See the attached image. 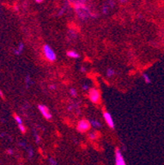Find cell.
Here are the masks:
<instances>
[{
    "instance_id": "1",
    "label": "cell",
    "mask_w": 164,
    "mask_h": 165,
    "mask_svg": "<svg viewBox=\"0 0 164 165\" xmlns=\"http://www.w3.org/2000/svg\"><path fill=\"white\" fill-rule=\"evenodd\" d=\"M88 91V96L90 101L93 104H99L101 101V95L99 90H97L96 88H91Z\"/></svg>"
},
{
    "instance_id": "2",
    "label": "cell",
    "mask_w": 164,
    "mask_h": 165,
    "mask_svg": "<svg viewBox=\"0 0 164 165\" xmlns=\"http://www.w3.org/2000/svg\"><path fill=\"white\" fill-rule=\"evenodd\" d=\"M43 53L45 55V59H47L48 61L49 62H54L56 61L57 55L55 54L53 49L48 45H45L43 47Z\"/></svg>"
},
{
    "instance_id": "3",
    "label": "cell",
    "mask_w": 164,
    "mask_h": 165,
    "mask_svg": "<svg viewBox=\"0 0 164 165\" xmlns=\"http://www.w3.org/2000/svg\"><path fill=\"white\" fill-rule=\"evenodd\" d=\"M91 127V124H90V122L89 120L86 119H82L80 120L77 123V129L79 132H81V133H84V132H86L90 129Z\"/></svg>"
},
{
    "instance_id": "4",
    "label": "cell",
    "mask_w": 164,
    "mask_h": 165,
    "mask_svg": "<svg viewBox=\"0 0 164 165\" xmlns=\"http://www.w3.org/2000/svg\"><path fill=\"white\" fill-rule=\"evenodd\" d=\"M38 109L45 119L50 120L52 118V114H51L49 109L47 106H45L44 104H40V105H38Z\"/></svg>"
},
{
    "instance_id": "5",
    "label": "cell",
    "mask_w": 164,
    "mask_h": 165,
    "mask_svg": "<svg viewBox=\"0 0 164 165\" xmlns=\"http://www.w3.org/2000/svg\"><path fill=\"white\" fill-rule=\"evenodd\" d=\"M115 163H116V165L126 164V162H125L123 155H122L121 150H120L118 148L115 149Z\"/></svg>"
},
{
    "instance_id": "6",
    "label": "cell",
    "mask_w": 164,
    "mask_h": 165,
    "mask_svg": "<svg viewBox=\"0 0 164 165\" xmlns=\"http://www.w3.org/2000/svg\"><path fill=\"white\" fill-rule=\"evenodd\" d=\"M104 118L105 120L106 123L108 125V127H110L111 129H113L115 127V123L114 121L112 119V116L108 112H104Z\"/></svg>"
},
{
    "instance_id": "7",
    "label": "cell",
    "mask_w": 164,
    "mask_h": 165,
    "mask_svg": "<svg viewBox=\"0 0 164 165\" xmlns=\"http://www.w3.org/2000/svg\"><path fill=\"white\" fill-rule=\"evenodd\" d=\"M67 56L71 58V59H79L80 58V54L74 51V50H69L67 52Z\"/></svg>"
},
{
    "instance_id": "8",
    "label": "cell",
    "mask_w": 164,
    "mask_h": 165,
    "mask_svg": "<svg viewBox=\"0 0 164 165\" xmlns=\"http://www.w3.org/2000/svg\"><path fill=\"white\" fill-rule=\"evenodd\" d=\"M24 47H25V46H24V44L23 43L19 44V45H18L17 49L15 50V51H14V54L16 55H20L22 53L23 50H24Z\"/></svg>"
},
{
    "instance_id": "9",
    "label": "cell",
    "mask_w": 164,
    "mask_h": 165,
    "mask_svg": "<svg viewBox=\"0 0 164 165\" xmlns=\"http://www.w3.org/2000/svg\"><path fill=\"white\" fill-rule=\"evenodd\" d=\"M90 124H91V127H94L95 128H99V127H101V123L99 122V121H97V120H90Z\"/></svg>"
},
{
    "instance_id": "10",
    "label": "cell",
    "mask_w": 164,
    "mask_h": 165,
    "mask_svg": "<svg viewBox=\"0 0 164 165\" xmlns=\"http://www.w3.org/2000/svg\"><path fill=\"white\" fill-rule=\"evenodd\" d=\"M142 77H143V79H144V82H145L146 84H150L151 83L150 77H148V74H146V73H143V74H142Z\"/></svg>"
},
{
    "instance_id": "11",
    "label": "cell",
    "mask_w": 164,
    "mask_h": 165,
    "mask_svg": "<svg viewBox=\"0 0 164 165\" xmlns=\"http://www.w3.org/2000/svg\"><path fill=\"white\" fill-rule=\"evenodd\" d=\"M89 139L90 140H95L98 138V133L97 132H91V133L89 134V136H88Z\"/></svg>"
},
{
    "instance_id": "12",
    "label": "cell",
    "mask_w": 164,
    "mask_h": 165,
    "mask_svg": "<svg viewBox=\"0 0 164 165\" xmlns=\"http://www.w3.org/2000/svg\"><path fill=\"white\" fill-rule=\"evenodd\" d=\"M107 76H108V77H112V76H114L115 74H116V72H115L112 68H108L107 69Z\"/></svg>"
},
{
    "instance_id": "13",
    "label": "cell",
    "mask_w": 164,
    "mask_h": 165,
    "mask_svg": "<svg viewBox=\"0 0 164 165\" xmlns=\"http://www.w3.org/2000/svg\"><path fill=\"white\" fill-rule=\"evenodd\" d=\"M69 93H70V95H72V97H77V90H76V89L71 88L70 89Z\"/></svg>"
},
{
    "instance_id": "14",
    "label": "cell",
    "mask_w": 164,
    "mask_h": 165,
    "mask_svg": "<svg viewBox=\"0 0 164 165\" xmlns=\"http://www.w3.org/2000/svg\"><path fill=\"white\" fill-rule=\"evenodd\" d=\"M18 125V128H19V130L21 131V133H26V127L22 124H17Z\"/></svg>"
},
{
    "instance_id": "15",
    "label": "cell",
    "mask_w": 164,
    "mask_h": 165,
    "mask_svg": "<svg viewBox=\"0 0 164 165\" xmlns=\"http://www.w3.org/2000/svg\"><path fill=\"white\" fill-rule=\"evenodd\" d=\"M14 119H15V121H16V122L17 124H22L23 123L22 120H21V118L19 116L17 115L14 116Z\"/></svg>"
},
{
    "instance_id": "16",
    "label": "cell",
    "mask_w": 164,
    "mask_h": 165,
    "mask_svg": "<svg viewBox=\"0 0 164 165\" xmlns=\"http://www.w3.org/2000/svg\"><path fill=\"white\" fill-rule=\"evenodd\" d=\"M30 82H31V79H30V76H26V87H29V84H30Z\"/></svg>"
},
{
    "instance_id": "17",
    "label": "cell",
    "mask_w": 164,
    "mask_h": 165,
    "mask_svg": "<svg viewBox=\"0 0 164 165\" xmlns=\"http://www.w3.org/2000/svg\"><path fill=\"white\" fill-rule=\"evenodd\" d=\"M28 154H29L30 158H32V157H33L34 151H33V149H32V148H30V149H28Z\"/></svg>"
},
{
    "instance_id": "18",
    "label": "cell",
    "mask_w": 164,
    "mask_h": 165,
    "mask_svg": "<svg viewBox=\"0 0 164 165\" xmlns=\"http://www.w3.org/2000/svg\"><path fill=\"white\" fill-rule=\"evenodd\" d=\"M49 163L50 164H52V165H56L57 163V161L54 159V158H49Z\"/></svg>"
},
{
    "instance_id": "19",
    "label": "cell",
    "mask_w": 164,
    "mask_h": 165,
    "mask_svg": "<svg viewBox=\"0 0 164 165\" xmlns=\"http://www.w3.org/2000/svg\"><path fill=\"white\" fill-rule=\"evenodd\" d=\"M108 5H104V7H103V12H104V14L108 13Z\"/></svg>"
},
{
    "instance_id": "20",
    "label": "cell",
    "mask_w": 164,
    "mask_h": 165,
    "mask_svg": "<svg viewBox=\"0 0 164 165\" xmlns=\"http://www.w3.org/2000/svg\"><path fill=\"white\" fill-rule=\"evenodd\" d=\"M82 90H83L84 91H87L90 90V87H89V86L88 85H82Z\"/></svg>"
},
{
    "instance_id": "21",
    "label": "cell",
    "mask_w": 164,
    "mask_h": 165,
    "mask_svg": "<svg viewBox=\"0 0 164 165\" xmlns=\"http://www.w3.org/2000/svg\"><path fill=\"white\" fill-rule=\"evenodd\" d=\"M35 137L36 142L39 143V142H40V137L39 136V135H37V134H35Z\"/></svg>"
},
{
    "instance_id": "22",
    "label": "cell",
    "mask_w": 164,
    "mask_h": 165,
    "mask_svg": "<svg viewBox=\"0 0 164 165\" xmlns=\"http://www.w3.org/2000/svg\"><path fill=\"white\" fill-rule=\"evenodd\" d=\"M64 12H65V7H63V8H62V9L60 10V12H59V16H62L63 13H64Z\"/></svg>"
},
{
    "instance_id": "23",
    "label": "cell",
    "mask_w": 164,
    "mask_h": 165,
    "mask_svg": "<svg viewBox=\"0 0 164 165\" xmlns=\"http://www.w3.org/2000/svg\"><path fill=\"white\" fill-rule=\"evenodd\" d=\"M49 87L50 90H52V91H54V90H55V89L57 88V86H55V85H49Z\"/></svg>"
},
{
    "instance_id": "24",
    "label": "cell",
    "mask_w": 164,
    "mask_h": 165,
    "mask_svg": "<svg viewBox=\"0 0 164 165\" xmlns=\"http://www.w3.org/2000/svg\"><path fill=\"white\" fill-rule=\"evenodd\" d=\"M7 153L8 154H13V150H12V149H7Z\"/></svg>"
},
{
    "instance_id": "25",
    "label": "cell",
    "mask_w": 164,
    "mask_h": 165,
    "mask_svg": "<svg viewBox=\"0 0 164 165\" xmlns=\"http://www.w3.org/2000/svg\"><path fill=\"white\" fill-rule=\"evenodd\" d=\"M36 2H38V3H41V2H43L44 0H35Z\"/></svg>"
},
{
    "instance_id": "26",
    "label": "cell",
    "mask_w": 164,
    "mask_h": 165,
    "mask_svg": "<svg viewBox=\"0 0 164 165\" xmlns=\"http://www.w3.org/2000/svg\"><path fill=\"white\" fill-rule=\"evenodd\" d=\"M81 71L82 72V73H86V68H81Z\"/></svg>"
},
{
    "instance_id": "27",
    "label": "cell",
    "mask_w": 164,
    "mask_h": 165,
    "mask_svg": "<svg viewBox=\"0 0 164 165\" xmlns=\"http://www.w3.org/2000/svg\"><path fill=\"white\" fill-rule=\"evenodd\" d=\"M0 96H1V97H2V99L4 98V96H3V94H2V92L1 91V90H0Z\"/></svg>"
},
{
    "instance_id": "28",
    "label": "cell",
    "mask_w": 164,
    "mask_h": 165,
    "mask_svg": "<svg viewBox=\"0 0 164 165\" xmlns=\"http://www.w3.org/2000/svg\"><path fill=\"white\" fill-rule=\"evenodd\" d=\"M20 145H21V146H26V144L25 143H20Z\"/></svg>"
},
{
    "instance_id": "29",
    "label": "cell",
    "mask_w": 164,
    "mask_h": 165,
    "mask_svg": "<svg viewBox=\"0 0 164 165\" xmlns=\"http://www.w3.org/2000/svg\"><path fill=\"white\" fill-rule=\"evenodd\" d=\"M119 1L121 2H126V1H127V0H119Z\"/></svg>"
}]
</instances>
